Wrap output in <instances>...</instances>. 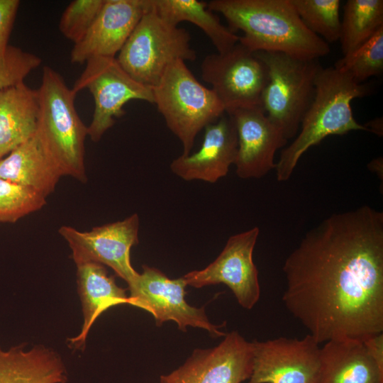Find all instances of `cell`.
Returning <instances> with one entry per match:
<instances>
[{
  "label": "cell",
  "instance_id": "6da1fadb",
  "mask_svg": "<svg viewBox=\"0 0 383 383\" xmlns=\"http://www.w3.org/2000/svg\"><path fill=\"white\" fill-rule=\"evenodd\" d=\"M282 301L318 343L383 332V212L333 213L283 265Z\"/></svg>",
  "mask_w": 383,
  "mask_h": 383
},
{
  "label": "cell",
  "instance_id": "7a4b0ae2",
  "mask_svg": "<svg viewBox=\"0 0 383 383\" xmlns=\"http://www.w3.org/2000/svg\"><path fill=\"white\" fill-rule=\"evenodd\" d=\"M209 9L220 13L239 43L252 52H277L316 60L331 52L328 43L303 23L290 0H212Z\"/></svg>",
  "mask_w": 383,
  "mask_h": 383
},
{
  "label": "cell",
  "instance_id": "3957f363",
  "mask_svg": "<svg viewBox=\"0 0 383 383\" xmlns=\"http://www.w3.org/2000/svg\"><path fill=\"white\" fill-rule=\"evenodd\" d=\"M315 96L301 123V131L281 152L275 170L278 182L292 176L299 159L311 147L331 135L367 131L355 119L351 102L364 96L368 87L334 67H321L315 80Z\"/></svg>",
  "mask_w": 383,
  "mask_h": 383
},
{
  "label": "cell",
  "instance_id": "277c9868",
  "mask_svg": "<svg viewBox=\"0 0 383 383\" xmlns=\"http://www.w3.org/2000/svg\"><path fill=\"white\" fill-rule=\"evenodd\" d=\"M38 90V131L60 167L63 176L84 182V142L87 126L74 106L76 94L52 68L43 67Z\"/></svg>",
  "mask_w": 383,
  "mask_h": 383
},
{
  "label": "cell",
  "instance_id": "5b68a950",
  "mask_svg": "<svg viewBox=\"0 0 383 383\" xmlns=\"http://www.w3.org/2000/svg\"><path fill=\"white\" fill-rule=\"evenodd\" d=\"M152 89L153 104L182 143V155L190 154L203 128L226 113L216 93L201 84L182 60L170 65Z\"/></svg>",
  "mask_w": 383,
  "mask_h": 383
},
{
  "label": "cell",
  "instance_id": "8992f818",
  "mask_svg": "<svg viewBox=\"0 0 383 383\" xmlns=\"http://www.w3.org/2000/svg\"><path fill=\"white\" fill-rule=\"evenodd\" d=\"M265 63L268 82L261 106L287 140L294 138L315 96V80L321 65L316 60L277 52H255Z\"/></svg>",
  "mask_w": 383,
  "mask_h": 383
},
{
  "label": "cell",
  "instance_id": "52a82bcc",
  "mask_svg": "<svg viewBox=\"0 0 383 383\" xmlns=\"http://www.w3.org/2000/svg\"><path fill=\"white\" fill-rule=\"evenodd\" d=\"M190 40L187 30L162 19L150 4L116 59L133 79L152 88L172 62L195 60Z\"/></svg>",
  "mask_w": 383,
  "mask_h": 383
},
{
  "label": "cell",
  "instance_id": "ba28073f",
  "mask_svg": "<svg viewBox=\"0 0 383 383\" xmlns=\"http://www.w3.org/2000/svg\"><path fill=\"white\" fill-rule=\"evenodd\" d=\"M86 63L72 89L76 94L87 89L93 96L94 110L87 133L92 141L98 142L114 125L115 118L124 114L127 102L141 100L153 104V93L150 87L126 72L116 57H94Z\"/></svg>",
  "mask_w": 383,
  "mask_h": 383
},
{
  "label": "cell",
  "instance_id": "9c48e42d",
  "mask_svg": "<svg viewBox=\"0 0 383 383\" xmlns=\"http://www.w3.org/2000/svg\"><path fill=\"white\" fill-rule=\"evenodd\" d=\"M201 74L211 86L226 113L262 106L268 82L267 67L255 52L239 42L226 52L206 55L201 64Z\"/></svg>",
  "mask_w": 383,
  "mask_h": 383
},
{
  "label": "cell",
  "instance_id": "30bf717a",
  "mask_svg": "<svg viewBox=\"0 0 383 383\" xmlns=\"http://www.w3.org/2000/svg\"><path fill=\"white\" fill-rule=\"evenodd\" d=\"M130 294L128 304L150 313L157 326L167 321H174L179 330L186 331L188 326L207 331L213 337L225 336L220 326L211 323L204 307L196 308L185 300L186 282L182 277L170 279L160 270L143 265V272L128 284Z\"/></svg>",
  "mask_w": 383,
  "mask_h": 383
},
{
  "label": "cell",
  "instance_id": "8fae6325",
  "mask_svg": "<svg viewBox=\"0 0 383 383\" xmlns=\"http://www.w3.org/2000/svg\"><path fill=\"white\" fill-rule=\"evenodd\" d=\"M137 213L116 222L79 231L63 226L59 233L67 242L76 265L95 262L111 268L127 284L138 275L131 262V249L139 242Z\"/></svg>",
  "mask_w": 383,
  "mask_h": 383
},
{
  "label": "cell",
  "instance_id": "7c38bea8",
  "mask_svg": "<svg viewBox=\"0 0 383 383\" xmlns=\"http://www.w3.org/2000/svg\"><path fill=\"white\" fill-rule=\"evenodd\" d=\"M259 233V228L254 227L231 236L213 262L182 277L187 285L201 288L224 284L242 307L253 308L260 296L258 270L252 259Z\"/></svg>",
  "mask_w": 383,
  "mask_h": 383
},
{
  "label": "cell",
  "instance_id": "4fadbf2b",
  "mask_svg": "<svg viewBox=\"0 0 383 383\" xmlns=\"http://www.w3.org/2000/svg\"><path fill=\"white\" fill-rule=\"evenodd\" d=\"M252 369L248 383H314L319 364V343L304 338L279 337L253 340Z\"/></svg>",
  "mask_w": 383,
  "mask_h": 383
},
{
  "label": "cell",
  "instance_id": "5bb4252c",
  "mask_svg": "<svg viewBox=\"0 0 383 383\" xmlns=\"http://www.w3.org/2000/svg\"><path fill=\"white\" fill-rule=\"evenodd\" d=\"M216 346L196 349L186 362L160 383H241L252 373L253 348L238 332L226 334Z\"/></svg>",
  "mask_w": 383,
  "mask_h": 383
},
{
  "label": "cell",
  "instance_id": "9a60e30c",
  "mask_svg": "<svg viewBox=\"0 0 383 383\" xmlns=\"http://www.w3.org/2000/svg\"><path fill=\"white\" fill-rule=\"evenodd\" d=\"M227 113L233 118L237 131L236 174L244 179H257L275 169L274 155L288 140L270 121L262 106Z\"/></svg>",
  "mask_w": 383,
  "mask_h": 383
},
{
  "label": "cell",
  "instance_id": "2e32d148",
  "mask_svg": "<svg viewBox=\"0 0 383 383\" xmlns=\"http://www.w3.org/2000/svg\"><path fill=\"white\" fill-rule=\"evenodd\" d=\"M150 0H104L91 28L70 54L72 63L94 57H116L143 16Z\"/></svg>",
  "mask_w": 383,
  "mask_h": 383
},
{
  "label": "cell",
  "instance_id": "e0dca14e",
  "mask_svg": "<svg viewBox=\"0 0 383 383\" xmlns=\"http://www.w3.org/2000/svg\"><path fill=\"white\" fill-rule=\"evenodd\" d=\"M238 135L233 118L225 113L216 122L205 127L199 150L172 160L171 171L185 181L201 180L215 183L226 176L234 165Z\"/></svg>",
  "mask_w": 383,
  "mask_h": 383
},
{
  "label": "cell",
  "instance_id": "ac0fdd59",
  "mask_svg": "<svg viewBox=\"0 0 383 383\" xmlns=\"http://www.w3.org/2000/svg\"><path fill=\"white\" fill-rule=\"evenodd\" d=\"M63 174L39 132L0 160V178L28 187L45 198Z\"/></svg>",
  "mask_w": 383,
  "mask_h": 383
},
{
  "label": "cell",
  "instance_id": "d6986e66",
  "mask_svg": "<svg viewBox=\"0 0 383 383\" xmlns=\"http://www.w3.org/2000/svg\"><path fill=\"white\" fill-rule=\"evenodd\" d=\"M314 383H383V370L362 340H331L320 348Z\"/></svg>",
  "mask_w": 383,
  "mask_h": 383
},
{
  "label": "cell",
  "instance_id": "ffe728a7",
  "mask_svg": "<svg viewBox=\"0 0 383 383\" xmlns=\"http://www.w3.org/2000/svg\"><path fill=\"white\" fill-rule=\"evenodd\" d=\"M77 283L84 323L79 334L70 341L75 348H81L96 319L112 306L128 304V296L126 289L118 287L114 277L99 263L77 265Z\"/></svg>",
  "mask_w": 383,
  "mask_h": 383
},
{
  "label": "cell",
  "instance_id": "44dd1931",
  "mask_svg": "<svg viewBox=\"0 0 383 383\" xmlns=\"http://www.w3.org/2000/svg\"><path fill=\"white\" fill-rule=\"evenodd\" d=\"M38 118V90L22 82L0 92V160L36 133Z\"/></svg>",
  "mask_w": 383,
  "mask_h": 383
},
{
  "label": "cell",
  "instance_id": "7402d4cb",
  "mask_svg": "<svg viewBox=\"0 0 383 383\" xmlns=\"http://www.w3.org/2000/svg\"><path fill=\"white\" fill-rule=\"evenodd\" d=\"M65 365L53 350L43 345L25 350L18 345L0 347V383H66Z\"/></svg>",
  "mask_w": 383,
  "mask_h": 383
},
{
  "label": "cell",
  "instance_id": "603a6c76",
  "mask_svg": "<svg viewBox=\"0 0 383 383\" xmlns=\"http://www.w3.org/2000/svg\"><path fill=\"white\" fill-rule=\"evenodd\" d=\"M150 4L158 16L172 25L188 21L198 26L210 39L218 53L227 52L239 42L240 36L223 25L204 1L150 0Z\"/></svg>",
  "mask_w": 383,
  "mask_h": 383
},
{
  "label": "cell",
  "instance_id": "cb8c5ba5",
  "mask_svg": "<svg viewBox=\"0 0 383 383\" xmlns=\"http://www.w3.org/2000/svg\"><path fill=\"white\" fill-rule=\"evenodd\" d=\"M383 27L382 0H348L343 7L339 40L343 55L350 53Z\"/></svg>",
  "mask_w": 383,
  "mask_h": 383
},
{
  "label": "cell",
  "instance_id": "d4e9b609",
  "mask_svg": "<svg viewBox=\"0 0 383 383\" xmlns=\"http://www.w3.org/2000/svg\"><path fill=\"white\" fill-rule=\"evenodd\" d=\"M304 26L327 43L339 40V0H290Z\"/></svg>",
  "mask_w": 383,
  "mask_h": 383
},
{
  "label": "cell",
  "instance_id": "484cf974",
  "mask_svg": "<svg viewBox=\"0 0 383 383\" xmlns=\"http://www.w3.org/2000/svg\"><path fill=\"white\" fill-rule=\"evenodd\" d=\"M335 70L348 74L355 82H362L383 70V27L366 42L338 60Z\"/></svg>",
  "mask_w": 383,
  "mask_h": 383
},
{
  "label": "cell",
  "instance_id": "4316f807",
  "mask_svg": "<svg viewBox=\"0 0 383 383\" xmlns=\"http://www.w3.org/2000/svg\"><path fill=\"white\" fill-rule=\"evenodd\" d=\"M45 204L46 198L37 192L0 178V222L15 223Z\"/></svg>",
  "mask_w": 383,
  "mask_h": 383
},
{
  "label": "cell",
  "instance_id": "83f0119b",
  "mask_svg": "<svg viewBox=\"0 0 383 383\" xmlns=\"http://www.w3.org/2000/svg\"><path fill=\"white\" fill-rule=\"evenodd\" d=\"M104 0H74L63 11L59 29L74 44L80 41L88 32Z\"/></svg>",
  "mask_w": 383,
  "mask_h": 383
},
{
  "label": "cell",
  "instance_id": "f1b7e54d",
  "mask_svg": "<svg viewBox=\"0 0 383 383\" xmlns=\"http://www.w3.org/2000/svg\"><path fill=\"white\" fill-rule=\"evenodd\" d=\"M40 63L36 55L9 45L0 53V92L24 82Z\"/></svg>",
  "mask_w": 383,
  "mask_h": 383
},
{
  "label": "cell",
  "instance_id": "f546056e",
  "mask_svg": "<svg viewBox=\"0 0 383 383\" xmlns=\"http://www.w3.org/2000/svg\"><path fill=\"white\" fill-rule=\"evenodd\" d=\"M19 6L18 0H0V53L9 45V40Z\"/></svg>",
  "mask_w": 383,
  "mask_h": 383
},
{
  "label": "cell",
  "instance_id": "4dcf8cb0",
  "mask_svg": "<svg viewBox=\"0 0 383 383\" xmlns=\"http://www.w3.org/2000/svg\"><path fill=\"white\" fill-rule=\"evenodd\" d=\"M362 342L371 357L383 370V332L371 335Z\"/></svg>",
  "mask_w": 383,
  "mask_h": 383
},
{
  "label": "cell",
  "instance_id": "1f68e13d",
  "mask_svg": "<svg viewBox=\"0 0 383 383\" xmlns=\"http://www.w3.org/2000/svg\"><path fill=\"white\" fill-rule=\"evenodd\" d=\"M365 128L367 129V131L373 132L375 134L382 135V118H377L372 121L365 125Z\"/></svg>",
  "mask_w": 383,
  "mask_h": 383
},
{
  "label": "cell",
  "instance_id": "d6a6232c",
  "mask_svg": "<svg viewBox=\"0 0 383 383\" xmlns=\"http://www.w3.org/2000/svg\"><path fill=\"white\" fill-rule=\"evenodd\" d=\"M369 167L370 169L372 168L374 171H377V172L379 173L380 168H382V158L378 157L372 161L369 165Z\"/></svg>",
  "mask_w": 383,
  "mask_h": 383
}]
</instances>
